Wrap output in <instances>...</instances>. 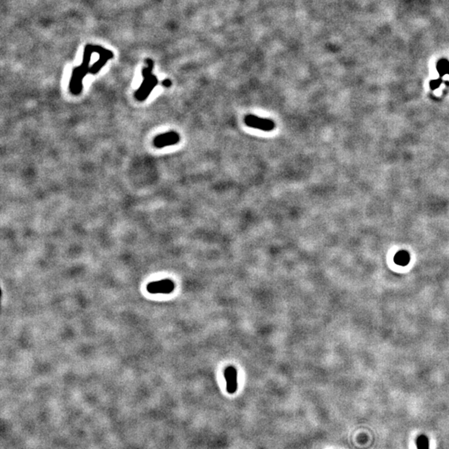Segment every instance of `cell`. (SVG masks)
Masks as SVG:
<instances>
[{"label": "cell", "mask_w": 449, "mask_h": 449, "mask_svg": "<svg viewBox=\"0 0 449 449\" xmlns=\"http://www.w3.org/2000/svg\"><path fill=\"white\" fill-rule=\"evenodd\" d=\"M416 444H417V449H429V439L425 435L418 436Z\"/></svg>", "instance_id": "obj_8"}, {"label": "cell", "mask_w": 449, "mask_h": 449, "mask_svg": "<svg viewBox=\"0 0 449 449\" xmlns=\"http://www.w3.org/2000/svg\"><path fill=\"white\" fill-rule=\"evenodd\" d=\"M394 260H395V264H397L398 265L405 266V265H408L410 261V255L406 250H400L395 254Z\"/></svg>", "instance_id": "obj_6"}, {"label": "cell", "mask_w": 449, "mask_h": 449, "mask_svg": "<svg viewBox=\"0 0 449 449\" xmlns=\"http://www.w3.org/2000/svg\"><path fill=\"white\" fill-rule=\"evenodd\" d=\"M150 70H146L143 72V77H144L145 81L143 82L140 89L136 92V98L138 99V101H144V99L149 96L151 90L155 88L157 83L156 78L154 76L151 75Z\"/></svg>", "instance_id": "obj_1"}, {"label": "cell", "mask_w": 449, "mask_h": 449, "mask_svg": "<svg viewBox=\"0 0 449 449\" xmlns=\"http://www.w3.org/2000/svg\"><path fill=\"white\" fill-rule=\"evenodd\" d=\"M162 84H163V86L166 87V88H170L171 85H172V82L169 80V79H165V80L163 81Z\"/></svg>", "instance_id": "obj_10"}, {"label": "cell", "mask_w": 449, "mask_h": 449, "mask_svg": "<svg viewBox=\"0 0 449 449\" xmlns=\"http://www.w3.org/2000/svg\"><path fill=\"white\" fill-rule=\"evenodd\" d=\"M174 283L171 280H163L148 286V291L154 294H169L174 291Z\"/></svg>", "instance_id": "obj_5"}, {"label": "cell", "mask_w": 449, "mask_h": 449, "mask_svg": "<svg viewBox=\"0 0 449 449\" xmlns=\"http://www.w3.org/2000/svg\"><path fill=\"white\" fill-rule=\"evenodd\" d=\"M180 142V136L176 132H168L156 136L153 144L156 148H162L168 146L175 145Z\"/></svg>", "instance_id": "obj_3"}, {"label": "cell", "mask_w": 449, "mask_h": 449, "mask_svg": "<svg viewBox=\"0 0 449 449\" xmlns=\"http://www.w3.org/2000/svg\"><path fill=\"white\" fill-rule=\"evenodd\" d=\"M441 83V78L434 79V80L431 81V82H430V88H431V89H433V90H434V89H438V88H439V87H440Z\"/></svg>", "instance_id": "obj_9"}, {"label": "cell", "mask_w": 449, "mask_h": 449, "mask_svg": "<svg viewBox=\"0 0 449 449\" xmlns=\"http://www.w3.org/2000/svg\"><path fill=\"white\" fill-rule=\"evenodd\" d=\"M226 382V390L229 394H234L237 390V371L233 366H229L224 371Z\"/></svg>", "instance_id": "obj_4"}, {"label": "cell", "mask_w": 449, "mask_h": 449, "mask_svg": "<svg viewBox=\"0 0 449 449\" xmlns=\"http://www.w3.org/2000/svg\"><path fill=\"white\" fill-rule=\"evenodd\" d=\"M437 70H438L439 75L441 76V77L447 75V74L449 75V60L445 59V58L439 60L438 63H437Z\"/></svg>", "instance_id": "obj_7"}, {"label": "cell", "mask_w": 449, "mask_h": 449, "mask_svg": "<svg viewBox=\"0 0 449 449\" xmlns=\"http://www.w3.org/2000/svg\"><path fill=\"white\" fill-rule=\"evenodd\" d=\"M245 122L248 127L266 131V132L272 131L275 127V122L271 120L261 118V117H258L254 115H248L245 117Z\"/></svg>", "instance_id": "obj_2"}]
</instances>
